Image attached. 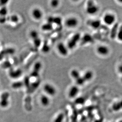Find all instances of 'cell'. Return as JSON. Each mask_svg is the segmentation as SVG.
I'll return each instance as SVG.
<instances>
[{"label":"cell","instance_id":"6da1fadb","mask_svg":"<svg viewBox=\"0 0 122 122\" xmlns=\"http://www.w3.org/2000/svg\"><path fill=\"white\" fill-rule=\"evenodd\" d=\"M81 38L80 34L79 33L75 34L67 43L66 46L68 50H73L75 48L79 42L81 41Z\"/></svg>","mask_w":122,"mask_h":122},{"label":"cell","instance_id":"7a4b0ae2","mask_svg":"<svg viewBox=\"0 0 122 122\" xmlns=\"http://www.w3.org/2000/svg\"><path fill=\"white\" fill-rule=\"evenodd\" d=\"M99 10V7L96 5L95 2L92 0L88 1L86 3V12L90 15H95Z\"/></svg>","mask_w":122,"mask_h":122},{"label":"cell","instance_id":"3957f363","mask_svg":"<svg viewBox=\"0 0 122 122\" xmlns=\"http://www.w3.org/2000/svg\"><path fill=\"white\" fill-rule=\"evenodd\" d=\"M42 67L41 62L38 61L35 64L32 71L30 74V77L33 78H38L39 77L40 72Z\"/></svg>","mask_w":122,"mask_h":122},{"label":"cell","instance_id":"277c9868","mask_svg":"<svg viewBox=\"0 0 122 122\" xmlns=\"http://www.w3.org/2000/svg\"><path fill=\"white\" fill-rule=\"evenodd\" d=\"M103 21L106 25L108 26L112 25L115 23L116 21V17L113 14L107 13L104 15Z\"/></svg>","mask_w":122,"mask_h":122},{"label":"cell","instance_id":"5b68a950","mask_svg":"<svg viewBox=\"0 0 122 122\" xmlns=\"http://www.w3.org/2000/svg\"><path fill=\"white\" fill-rule=\"evenodd\" d=\"M78 20L75 17L68 18L65 21V24L66 27L69 28L76 27L78 25Z\"/></svg>","mask_w":122,"mask_h":122},{"label":"cell","instance_id":"8992f818","mask_svg":"<svg viewBox=\"0 0 122 122\" xmlns=\"http://www.w3.org/2000/svg\"><path fill=\"white\" fill-rule=\"evenodd\" d=\"M57 50L59 53L62 56H66L68 53V49L63 43L60 42L58 44Z\"/></svg>","mask_w":122,"mask_h":122},{"label":"cell","instance_id":"52a82bcc","mask_svg":"<svg viewBox=\"0 0 122 122\" xmlns=\"http://www.w3.org/2000/svg\"><path fill=\"white\" fill-rule=\"evenodd\" d=\"M22 70L20 68L11 69L9 71V76L11 78L13 79H17L20 78L22 76Z\"/></svg>","mask_w":122,"mask_h":122},{"label":"cell","instance_id":"ba28073f","mask_svg":"<svg viewBox=\"0 0 122 122\" xmlns=\"http://www.w3.org/2000/svg\"><path fill=\"white\" fill-rule=\"evenodd\" d=\"M109 49L105 45H100L97 47V52L100 55L105 56L109 53Z\"/></svg>","mask_w":122,"mask_h":122},{"label":"cell","instance_id":"9c48e42d","mask_svg":"<svg viewBox=\"0 0 122 122\" xmlns=\"http://www.w3.org/2000/svg\"><path fill=\"white\" fill-rule=\"evenodd\" d=\"M9 97V93L8 92H4L1 95L0 105L2 107H6L8 106L9 104L8 99Z\"/></svg>","mask_w":122,"mask_h":122},{"label":"cell","instance_id":"30bf717a","mask_svg":"<svg viewBox=\"0 0 122 122\" xmlns=\"http://www.w3.org/2000/svg\"><path fill=\"white\" fill-rule=\"evenodd\" d=\"M44 89L46 93L51 96H54L56 93V89L53 85L49 83L45 84Z\"/></svg>","mask_w":122,"mask_h":122},{"label":"cell","instance_id":"8fae6325","mask_svg":"<svg viewBox=\"0 0 122 122\" xmlns=\"http://www.w3.org/2000/svg\"><path fill=\"white\" fill-rule=\"evenodd\" d=\"M32 15L35 20H41L43 16L42 11L40 8H36L33 9L32 11Z\"/></svg>","mask_w":122,"mask_h":122},{"label":"cell","instance_id":"7c38bea8","mask_svg":"<svg viewBox=\"0 0 122 122\" xmlns=\"http://www.w3.org/2000/svg\"><path fill=\"white\" fill-rule=\"evenodd\" d=\"M80 89L77 86L74 85L70 88L68 92V96L70 98H75L78 94Z\"/></svg>","mask_w":122,"mask_h":122},{"label":"cell","instance_id":"4fadbf2b","mask_svg":"<svg viewBox=\"0 0 122 122\" xmlns=\"http://www.w3.org/2000/svg\"><path fill=\"white\" fill-rule=\"evenodd\" d=\"M80 41H81L83 44H85L92 43L93 42L94 40L91 35L89 34H86L84 35L83 37H81Z\"/></svg>","mask_w":122,"mask_h":122},{"label":"cell","instance_id":"5bb4252c","mask_svg":"<svg viewBox=\"0 0 122 122\" xmlns=\"http://www.w3.org/2000/svg\"><path fill=\"white\" fill-rule=\"evenodd\" d=\"M82 76L85 81H89L91 80L93 77V73L91 70H87L84 73Z\"/></svg>","mask_w":122,"mask_h":122},{"label":"cell","instance_id":"9a60e30c","mask_svg":"<svg viewBox=\"0 0 122 122\" xmlns=\"http://www.w3.org/2000/svg\"><path fill=\"white\" fill-rule=\"evenodd\" d=\"M53 29V25L46 22L41 26V30L44 31H51Z\"/></svg>","mask_w":122,"mask_h":122},{"label":"cell","instance_id":"2e32d148","mask_svg":"<svg viewBox=\"0 0 122 122\" xmlns=\"http://www.w3.org/2000/svg\"><path fill=\"white\" fill-rule=\"evenodd\" d=\"M20 20L19 16L16 14H13L8 17V21H10L12 23H17Z\"/></svg>","mask_w":122,"mask_h":122},{"label":"cell","instance_id":"e0dca14e","mask_svg":"<svg viewBox=\"0 0 122 122\" xmlns=\"http://www.w3.org/2000/svg\"><path fill=\"white\" fill-rule=\"evenodd\" d=\"M101 23L99 20H93L91 21L89 25L94 29H98L100 27Z\"/></svg>","mask_w":122,"mask_h":122},{"label":"cell","instance_id":"ac0fdd59","mask_svg":"<svg viewBox=\"0 0 122 122\" xmlns=\"http://www.w3.org/2000/svg\"><path fill=\"white\" fill-rule=\"evenodd\" d=\"M70 76L74 80H77L81 76L80 71L77 69H73L70 71Z\"/></svg>","mask_w":122,"mask_h":122},{"label":"cell","instance_id":"d6986e66","mask_svg":"<svg viewBox=\"0 0 122 122\" xmlns=\"http://www.w3.org/2000/svg\"><path fill=\"white\" fill-rule=\"evenodd\" d=\"M2 54L4 55L5 57L7 55H12L14 54L15 53V50L13 48L9 47L5 49V50H3L1 51Z\"/></svg>","mask_w":122,"mask_h":122},{"label":"cell","instance_id":"ffe728a7","mask_svg":"<svg viewBox=\"0 0 122 122\" xmlns=\"http://www.w3.org/2000/svg\"><path fill=\"white\" fill-rule=\"evenodd\" d=\"M113 110L118 112L122 109V100L114 103L112 106Z\"/></svg>","mask_w":122,"mask_h":122},{"label":"cell","instance_id":"44dd1931","mask_svg":"<svg viewBox=\"0 0 122 122\" xmlns=\"http://www.w3.org/2000/svg\"><path fill=\"white\" fill-rule=\"evenodd\" d=\"M24 86L23 81H16L14 82L12 84V87L15 89H20Z\"/></svg>","mask_w":122,"mask_h":122},{"label":"cell","instance_id":"7402d4cb","mask_svg":"<svg viewBox=\"0 0 122 122\" xmlns=\"http://www.w3.org/2000/svg\"><path fill=\"white\" fill-rule=\"evenodd\" d=\"M62 20L59 16H53V24H55L58 26L61 25L62 24Z\"/></svg>","mask_w":122,"mask_h":122},{"label":"cell","instance_id":"603a6c76","mask_svg":"<svg viewBox=\"0 0 122 122\" xmlns=\"http://www.w3.org/2000/svg\"><path fill=\"white\" fill-rule=\"evenodd\" d=\"M41 104L44 106H47L50 104V99L47 96L43 95L41 98Z\"/></svg>","mask_w":122,"mask_h":122},{"label":"cell","instance_id":"cb8c5ba5","mask_svg":"<svg viewBox=\"0 0 122 122\" xmlns=\"http://www.w3.org/2000/svg\"><path fill=\"white\" fill-rule=\"evenodd\" d=\"M33 44L35 47L36 48H39L41 47L42 44V41L40 37L36 38L32 40Z\"/></svg>","mask_w":122,"mask_h":122},{"label":"cell","instance_id":"d4e9b609","mask_svg":"<svg viewBox=\"0 0 122 122\" xmlns=\"http://www.w3.org/2000/svg\"><path fill=\"white\" fill-rule=\"evenodd\" d=\"M29 36L32 40L40 37L39 34L38 32L35 30H32L31 31H30Z\"/></svg>","mask_w":122,"mask_h":122},{"label":"cell","instance_id":"484cf974","mask_svg":"<svg viewBox=\"0 0 122 122\" xmlns=\"http://www.w3.org/2000/svg\"><path fill=\"white\" fill-rule=\"evenodd\" d=\"M50 51V47L48 44L47 42L44 43L41 47V51L44 53H48Z\"/></svg>","mask_w":122,"mask_h":122},{"label":"cell","instance_id":"4316f807","mask_svg":"<svg viewBox=\"0 0 122 122\" xmlns=\"http://www.w3.org/2000/svg\"><path fill=\"white\" fill-rule=\"evenodd\" d=\"M8 10L6 6L1 7L0 8V16H7Z\"/></svg>","mask_w":122,"mask_h":122},{"label":"cell","instance_id":"83f0119b","mask_svg":"<svg viewBox=\"0 0 122 122\" xmlns=\"http://www.w3.org/2000/svg\"><path fill=\"white\" fill-rule=\"evenodd\" d=\"M65 117V115L63 113H61L55 118L54 122H63Z\"/></svg>","mask_w":122,"mask_h":122},{"label":"cell","instance_id":"f1b7e54d","mask_svg":"<svg viewBox=\"0 0 122 122\" xmlns=\"http://www.w3.org/2000/svg\"><path fill=\"white\" fill-rule=\"evenodd\" d=\"M116 37L119 41H122V25L119 27Z\"/></svg>","mask_w":122,"mask_h":122},{"label":"cell","instance_id":"f546056e","mask_svg":"<svg viewBox=\"0 0 122 122\" xmlns=\"http://www.w3.org/2000/svg\"><path fill=\"white\" fill-rule=\"evenodd\" d=\"M30 76H26L25 77L24 81H23L24 85L28 88H30Z\"/></svg>","mask_w":122,"mask_h":122},{"label":"cell","instance_id":"4dcf8cb0","mask_svg":"<svg viewBox=\"0 0 122 122\" xmlns=\"http://www.w3.org/2000/svg\"><path fill=\"white\" fill-rule=\"evenodd\" d=\"M76 84H77V85H79V86L83 85L86 82L82 76H80L79 78L76 80Z\"/></svg>","mask_w":122,"mask_h":122},{"label":"cell","instance_id":"1f68e13d","mask_svg":"<svg viewBox=\"0 0 122 122\" xmlns=\"http://www.w3.org/2000/svg\"><path fill=\"white\" fill-rule=\"evenodd\" d=\"M59 5V1L57 0H53L51 1L50 5L53 8H56Z\"/></svg>","mask_w":122,"mask_h":122},{"label":"cell","instance_id":"d6a6232c","mask_svg":"<svg viewBox=\"0 0 122 122\" xmlns=\"http://www.w3.org/2000/svg\"><path fill=\"white\" fill-rule=\"evenodd\" d=\"M8 21L7 16H0V24H4Z\"/></svg>","mask_w":122,"mask_h":122},{"label":"cell","instance_id":"836d02e7","mask_svg":"<svg viewBox=\"0 0 122 122\" xmlns=\"http://www.w3.org/2000/svg\"><path fill=\"white\" fill-rule=\"evenodd\" d=\"M84 101H85V100L83 98L80 97V98H78L76 99V102L79 104H83Z\"/></svg>","mask_w":122,"mask_h":122},{"label":"cell","instance_id":"e575fe53","mask_svg":"<svg viewBox=\"0 0 122 122\" xmlns=\"http://www.w3.org/2000/svg\"><path fill=\"white\" fill-rule=\"evenodd\" d=\"M11 64L9 61H5V62H4L3 64H2V66H4L5 68H8L11 67Z\"/></svg>","mask_w":122,"mask_h":122},{"label":"cell","instance_id":"d590c367","mask_svg":"<svg viewBox=\"0 0 122 122\" xmlns=\"http://www.w3.org/2000/svg\"><path fill=\"white\" fill-rule=\"evenodd\" d=\"M39 81L35 82L34 83H33L32 84H30V86H32L33 89H36L37 88L39 85Z\"/></svg>","mask_w":122,"mask_h":122},{"label":"cell","instance_id":"8d00e7d4","mask_svg":"<svg viewBox=\"0 0 122 122\" xmlns=\"http://www.w3.org/2000/svg\"><path fill=\"white\" fill-rule=\"evenodd\" d=\"M8 2V1H6V0H0V5H1V7L6 6L7 2Z\"/></svg>","mask_w":122,"mask_h":122},{"label":"cell","instance_id":"74e56055","mask_svg":"<svg viewBox=\"0 0 122 122\" xmlns=\"http://www.w3.org/2000/svg\"><path fill=\"white\" fill-rule=\"evenodd\" d=\"M118 70L119 73H120V74H122V64L118 66Z\"/></svg>","mask_w":122,"mask_h":122},{"label":"cell","instance_id":"f35d334b","mask_svg":"<svg viewBox=\"0 0 122 122\" xmlns=\"http://www.w3.org/2000/svg\"><path fill=\"white\" fill-rule=\"evenodd\" d=\"M5 58V56L2 54V53L0 51V61H2Z\"/></svg>","mask_w":122,"mask_h":122},{"label":"cell","instance_id":"ab89813d","mask_svg":"<svg viewBox=\"0 0 122 122\" xmlns=\"http://www.w3.org/2000/svg\"><path fill=\"white\" fill-rule=\"evenodd\" d=\"M118 122H122V120H120V121H119Z\"/></svg>","mask_w":122,"mask_h":122},{"label":"cell","instance_id":"60d3db41","mask_svg":"<svg viewBox=\"0 0 122 122\" xmlns=\"http://www.w3.org/2000/svg\"></svg>","mask_w":122,"mask_h":122},{"label":"cell","instance_id":"b9f144b4","mask_svg":"<svg viewBox=\"0 0 122 122\" xmlns=\"http://www.w3.org/2000/svg\"></svg>","mask_w":122,"mask_h":122}]
</instances>
